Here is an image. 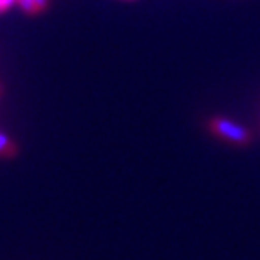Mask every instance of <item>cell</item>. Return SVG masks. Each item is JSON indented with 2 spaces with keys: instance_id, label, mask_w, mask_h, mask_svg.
<instances>
[{
  "instance_id": "5b68a950",
  "label": "cell",
  "mask_w": 260,
  "mask_h": 260,
  "mask_svg": "<svg viewBox=\"0 0 260 260\" xmlns=\"http://www.w3.org/2000/svg\"><path fill=\"white\" fill-rule=\"evenodd\" d=\"M0 96H2V87H0Z\"/></svg>"
},
{
  "instance_id": "3957f363",
  "label": "cell",
  "mask_w": 260,
  "mask_h": 260,
  "mask_svg": "<svg viewBox=\"0 0 260 260\" xmlns=\"http://www.w3.org/2000/svg\"><path fill=\"white\" fill-rule=\"evenodd\" d=\"M16 4L20 6L22 8V11L24 13H27V15H38V8H37V4H35V0H16Z\"/></svg>"
},
{
  "instance_id": "277c9868",
  "label": "cell",
  "mask_w": 260,
  "mask_h": 260,
  "mask_svg": "<svg viewBox=\"0 0 260 260\" xmlns=\"http://www.w3.org/2000/svg\"><path fill=\"white\" fill-rule=\"evenodd\" d=\"M35 4H37V8H38V11H45L47 9V6H49V0H35Z\"/></svg>"
},
{
  "instance_id": "6da1fadb",
  "label": "cell",
  "mask_w": 260,
  "mask_h": 260,
  "mask_svg": "<svg viewBox=\"0 0 260 260\" xmlns=\"http://www.w3.org/2000/svg\"><path fill=\"white\" fill-rule=\"evenodd\" d=\"M210 130L215 136L230 143H235V145H248L251 141V132L246 126L239 125L232 119L220 118V116L210 119Z\"/></svg>"
},
{
  "instance_id": "7a4b0ae2",
  "label": "cell",
  "mask_w": 260,
  "mask_h": 260,
  "mask_svg": "<svg viewBox=\"0 0 260 260\" xmlns=\"http://www.w3.org/2000/svg\"><path fill=\"white\" fill-rule=\"evenodd\" d=\"M18 154V146H16L15 141L8 138L6 134L0 132V157H6V159H11Z\"/></svg>"
}]
</instances>
